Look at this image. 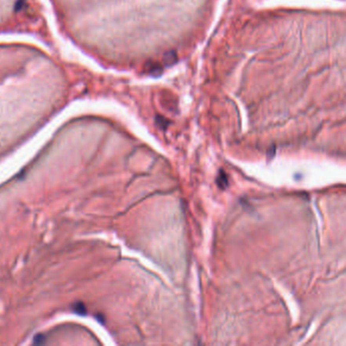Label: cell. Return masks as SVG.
Here are the masks:
<instances>
[{
    "label": "cell",
    "instance_id": "obj_1",
    "mask_svg": "<svg viewBox=\"0 0 346 346\" xmlns=\"http://www.w3.org/2000/svg\"><path fill=\"white\" fill-rule=\"evenodd\" d=\"M216 184L222 190L226 189V187L228 186V178L223 170H219L218 176L216 178Z\"/></svg>",
    "mask_w": 346,
    "mask_h": 346
},
{
    "label": "cell",
    "instance_id": "obj_2",
    "mask_svg": "<svg viewBox=\"0 0 346 346\" xmlns=\"http://www.w3.org/2000/svg\"><path fill=\"white\" fill-rule=\"evenodd\" d=\"M74 311H75L77 314H79V315H85V313H86L85 306L83 305L82 303H76L75 305H74Z\"/></svg>",
    "mask_w": 346,
    "mask_h": 346
},
{
    "label": "cell",
    "instance_id": "obj_3",
    "mask_svg": "<svg viewBox=\"0 0 346 346\" xmlns=\"http://www.w3.org/2000/svg\"><path fill=\"white\" fill-rule=\"evenodd\" d=\"M44 342H45V336L44 335H37L34 339L35 344H42Z\"/></svg>",
    "mask_w": 346,
    "mask_h": 346
}]
</instances>
